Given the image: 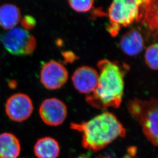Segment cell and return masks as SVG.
<instances>
[{"mask_svg": "<svg viewBox=\"0 0 158 158\" xmlns=\"http://www.w3.org/2000/svg\"><path fill=\"white\" fill-rule=\"evenodd\" d=\"M98 81L95 91L86 96L89 105L99 110L118 108L124 93V72L117 63L103 60L98 64Z\"/></svg>", "mask_w": 158, "mask_h": 158, "instance_id": "6da1fadb", "label": "cell"}, {"mask_svg": "<svg viewBox=\"0 0 158 158\" xmlns=\"http://www.w3.org/2000/svg\"><path fill=\"white\" fill-rule=\"evenodd\" d=\"M71 128L82 133V145L85 149L98 152L119 137H123L126 131L113 114L104 112L89 121L71 123Z\"/></svg>", "mask_w": 158, "mask_h": 158, "instance_id": "7a4b0ae2", "label": "cell"}, {"mask_svg": "<svg viewBox=\"0 0 158 158\" xmlns=\"http://www.w3.org/2000/svg\"><path fill=\"white\" fill-rule=\"evenodd\" d=\"M130 114L141 126L146 138L154 146H158V102L157 99L140 100L135 98L129 102Z\"/></svg>", "mask_w": 158, "mask_h": 158, "instance_id": "3957f363", "label": "cell"}, {"mask_svg": "<svg viewBox=\"0 0 158 158\" xmlns=\"http://www.w3.org/2000/svg\"><path fill=\"white\" fill-rule=\"evenodd\" d=\"M143 1L141 0H116L109 9L110 24L107 30L110 35H116L121 27L141 21Z\"/></svg>", "mask_w": 158, "mask_h": 158, "instance_id": "277c9868", "label": "cell"}, {"mask_svg": "<svg viewBox=\"0 0 158 158\" xmlns=\"http://www.w3.org/2000/svg\"><path fill=\"white\" fill-rule=\"evenodd\" d=\"M0 41L5 49L13 55H29L35 51L36 40L28 30L15 27L0 36Z\"/></svg>", "mask_w": 158, "mask_h": 158, "instance_id": "5b68a950", "label": "cell"}, {"mask_svg": "<svg viewBox=\"0 0 158 158\" xmlns=\"http://www.w3.org/2000/svg\"><path fill=\"white\" fill-rule=\"evenodd\" d=\"M33 111V102L27 94H14L6 101L5 112L12 121L17 123L25 121L31 116Z\"/></svg>", "mask_w": 158, "mask_h": 158, "instance_id": "8992f818", "label": "cell"}, {"mask_svg": "<svg viewBox=\"0 0 158 158\" xmlns=\"http://www.w3.org/2000/svg\"><path fill=\"white\" fill-rule=\"evenodd\" d=\"M68 79V72L61 63L50 60L42 66L40 81L42 85L49 90L59 89Z\"/></svg>", "mask_w": 158, "mask_h": 158, "instance_id": "52a82bcc", "label": "cell"}, {"mask_svg": "<svg viewBox=\"0 0 158 158\" xmlns=\"http://www.w3.org/2000/svg\"><path fill=\"white\" fill-rule=\"evenodd\" d=\"M40 118L45 124L56 127L64 122L67 116V108L62 101L55 98L44 100L39 109Z\"/></svg>", "mask_w": 158, "mask_h": 158, "instance_id": "ba28073f", "label": "cell"}, {"mask_svg": "<svg viewBox=\"0 0 158 158\" xmlns=\"http://www.w3.org/2000/svg\"><path fill=\"white\" fill-rule=\"evenodd\" d=\"M98 78V73L95 69L88 66H82L74 72L72 81L78 91L87 95L95 91Z\"/></svg>", "mask_w": 158, "mask_h": 158, "instance_id": "9c48e42d", "label": "cell"}, {"mask_svg": "<svg viewBox=\"0 0 158 158\" xmlns=\"http://www.w3.org/2000/svg\"><path fill=\"white\" fill-rule=\"evenodd\" d=\"M120 46L124 53L130 56H136L143 51L144 42L140 32L131 30L123 36Z\"/></svg>", "mask_w": 158, "mask_h": 158, "instance_id": "30bf717a", "label": "cell"}, {"mask_svg": "<svg viewBox=\"0 0 158 158\" xmlns=\"http://www.w3.org/2000/svg\"><path fill=\"white\" fill-rule=\"evenodd\" d=\"M33 151L37 158H57L60 154V147L55 139L45 137L36 141Z\"/></svg>", "mask_w": 158, "mask_h": 158, "instance_id": "8fae6325", "label": "cell"}, {"mask_svg": "<svg viewBox=\"0 0 158 158\" xmlns=\"http://www.w3.org/2000/svg\"><path fill=\"white\" fill-rule=\"evenodd\" d=\"M21 151L20 142L16 136L10 133L0 134V158H17Z\"/></svg>", "mask_w": 158, "mask_h": 158, "instance_id": "7c38bea8", "label": "cell"}, {"mask_svg": "<svg viewBox=\"0 0 158 158\" xmlns=\"http://www.w3.org/2000/svg\"><path fill=\"white\" fill-rule=\"evenodd\" d=\"M19 8L12 4L0 6V26L7 30L15 28L21 20Z\"/></svg>", "mask_w": 158, "mask_h": 158, "instance_id": "4fadbf2b", "label": "cell"}, {"mask_svg": "<svg viewBox=\"0 0 158 158\" xmlns=\"http://www.w3.org/2000/svg\"><path fill=\"white\" fill-rule=\"evenodd\" d=\"M158 8L157 1L146 0L143 1L141 21L152 31L157 30L158 28Z\"/></svg>", "mask_w": 158, "mask_h": 158, "instance_id": "5bb4252c", "label": "cell"}, {"mask_svg": "<svg viewBox=\"0 0 158 158\" xmlns=\"http://www.w3.org/2000/svg\"><path fill=\"white\" fill-rule=\"evenodd\" d=\"M158 44H153L149 46L145 54V60L146 64L151 69L157 70L158 68Z\"/></svg>", "mask_w": 158, "mask_h": 158, "instance_id": "9a60e30c", "label": "cell"}, {"mask_svg": "<svg viewBox=\"0 0 158 158\" xmlns=\"http://www.w3.org/2000/svg\"><path fill=\"white\" fill-rule=\"evenodd\" d=\"M71 7L78 12H86L92 8L94 1L92 0H71L69 1Z\"/></svg>", "mask_w": 158, "mask_h": 158, "instance_id": "2e32d148", "label": "cell"}, {"mask_svg": "<svg viewBox=\"0 0 158 158\" xmlns=\"http://www.w3.org/2000/svg\"></svg>", "mask_w": 158, "mask_h": 158, "instance_id": "e0dca14e", "label": "cell"}]
</instances>
